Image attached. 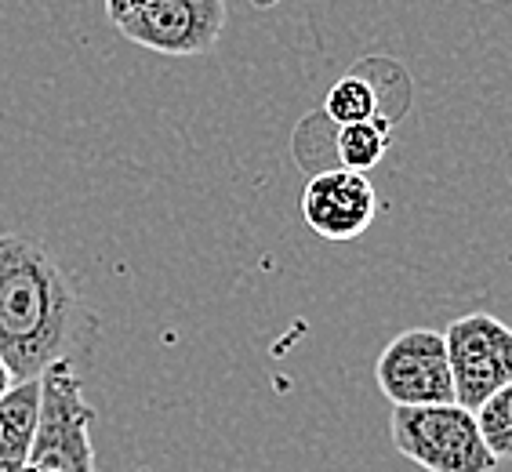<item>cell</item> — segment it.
I'll return each mask as SVG.
<instances>
[{
	"label": "cell",
	"instance_id": "cell-1",
	"mask_svg": "<svg viewBox=\"0 0 512 472\" xmlns=\"http://www.w3.org/2000/svg\"><path fill=\"white\" fill-rule=\"evenodd\" d=\"M99 335V316L48 247L0 233V360L15 382L73 360Z\"/></svg>",
	"mask_w": 512,
	"mask_h": 472
},
{
	"label": "cell",
	"instance_id": "cell-2",
	"mask_svg": "<svg viewBox=\"0 0 512 472\" xmlns=\"http://www.w3.org/2000/svg\"><path fill=\"white\" fill-rule=\"evenodd\" d=\"M393 447L425 472H494L498 458L487 451L476 411L462 404L393 407Z\"/></svg>",
	"mask_w": 512,
	"mask_h": 472
},
{
	"label": "cell",
	"instance_id": "cell-3",
	"mask_svg": "<svg viewBox=\"0 0 512 472\" xmlns=\"http://www.w3.org/2000/svg\"><path fill=\"white\" fill-rule=\"evenodd\" d=\"M95 407L84 400V385L73 360H59L40 374V411L30 462L48 472H95L91 443Z\"/></svg>",
	"mask_w": 512,
	"mask_h": 472
},
{
	"label": "cell",
	"instance_id": "cell-4",
	"mask_svg": "<svg viewBox=\"0 0 512 472\" xmlns=\"http://www.w3.org/2000/svg\"><path fill=\"white\" fill-rule=\"evenodd\" d=\"M454 404L476 411L502 385L512 382V327L491 313H469L444 331Z\"/></svg>",
	"mask_w": 512,
	"mask_h": 472
},
{
	"label": "cell",
	"instance_id": "cell-5",
	"mask_svg": "<svg viewBox=\"0 0 512 472\" xmlns=\"http://www.w3.org/2000/svg\"><path fill=\"white\" fill-rule=\"evenodd\" d=\"M382 396L393 407L454 404L451 364H447L444 331L411 327L385 345L375 364Z\"/></svg>",
	"mask_w": 512,
	"mask_h": 472
},
{
	"label": "cell",
	"instance_id": "cell-6",
	"mask_svg": "<svg viewBox=\"0 0 512 472\" xmlns=\"http://www.w3.org/2000/svg\"><path fill=\"white\" fill-rule=\"evenodd\" d=\"M117 30L157 55H207L226 30V0H142Z\"/></svg>",
	"mask_w": 512,
	"mask_h": 472
},
{
	"label": "cell",
	"instance_id": "cell-7",
	"mask_svg": "<svg viewBox=\"0 0 512 472\" xmlns=\"http://www.w3.org/2000/svg\"><path fill=\"white\" fill-rule=\"evenodd\" d=\"M378 215V193L360 171H316L302 189V218L320 240L345 244L371 229Z\"/></svg>",
	"mask_w": 512,
	"mask_h": 472
},
{
	"label": "cell",
	"instance_id": "cell-8",
	"mask_svg": "<svg viewBox=\"0 0 512 472\" xmlns=\"http://www.w3.org/2000/svg\"><path fill=\"white\" fill-rule=\"evenodd\" d=\"M40 411V378L15 382L0 396V472H22L30 462Z\"/></svg>",
	"mask_w": 512,
	"mask_h": 472
},
{
	"label": "cell",
	"instance_id": "cell-9",
	"mask_svg": "<svg viewBox=\"0 0 512 472\" xmlns=\"http://www.w3.org/2000/svg\"><path fill=\"white\" fill-rule=\"evenodd\" d=\"M389 146H393V135H389V124H385L382 117L364 120V124H342L335 135L338 168L367 175L371 168L382 164Z\"/></svg>",
	"mask_w": 512,
	"mask_h": 472
},
{
	"label": "cell",
	"instance_id": "cell-10",
	"mask_svg": "<svg viewBox=\"0 0 512 472\" xmlns=\"http://www.w3.org/2000/svg\"><path fill=\"white\" fill-rule=\"evenodd\" d=\"M324 117L331 124H364V120H378V91L375 84L360 73H349L338 84H331L324 99Z\"/></svg>",
	"mask_w": 512,
	"mask_h": 472
},
{
	"label": "cell",
	"instance_id": "cell-11",
	"mask_svg": "<svg viewBox=\"0 0 512 472\" xmlns=\"http://www.w3.org/2000/svg\"><path fill=\"white\" fill-rule=\"evenodd\" d=\"M476 422H480L487 451H491L498 462H512V382L502 385L491 400H483V404L476 407Z\"/></svg>",
	"mask_w": 512,
	"mask_h": 472
},
{
	"label": "cell",
	"instance_id": "cell-12",
	"mask_svg": "<svg viewBox=\"0 0 512 472\" xmlns=\"http://www.w3.org/2000/svg\"><path fill=\"white\" fill-rule=\"evenodd\" d=\"M138 4H142V0H106V19L113 22V26H117L120 19H128V15L138 8Z\"/></svg>",
	"mask_w": 512,
	"mask_h": 472
},
{
	"label": "cell",
	"instance_id": "cell-13",
	"mask_svg": "<svg viewBox=\"0 0 512 472\" xmlns=\"http://www.w3.org/2000/svg\"><path fill=\"white\" fill-rule=\"evenodd\" d=\"M11 385H15V374L8 371V364H4V360H0V396L8 393Z\"/></svg>",
	"mask_w": 512,
	"mask_h": 472
}]
</instances>
